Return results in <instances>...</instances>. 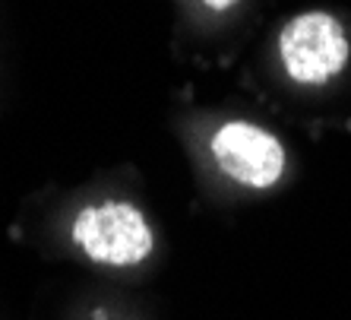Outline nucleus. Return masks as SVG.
<instances>
[{
	"mask_svg": "<svg viewBox=\"0 0 351 320\" xmlns=\"http://www.w3.org/2000/svg\"><path fill=\"white\" fill-rule=\"evenodd\" d=\"M73 244L92 263L101 266H139L152 254L156 238L146 216L139 213L133 203L123 200H105V203L86 206L73 219Z\"/></svg>",
	"mask_w": 351,
	"mask_h": 320,
	"instance_id": "nucleus-1",
	"label": "nucleus"
},
{
	"mask_svg": "<svg viewBox=\"0 0 351 320\" xmlns=\"http://www.w3.org/2000/svg\"><path fill=\"white\" fill-rule=\"evenodd\" d=\"M348 54L345 25L326 10H311L288 19L278 35V58L288 76L301 86H323L339 76L348 64Z\"/></svg>",
	"mask_w": 351,
	"mask_h": 320,
	"instance_id": "nucleus-2",
	"label": "nucleus"
},
{
	"mask_svg": "<svg viewBox=\"0 0 351 320\" xmlns=\"http://www.w3.org/2000/svg\"><path fill=\"white\" fill-rule=\"evenodd\" d=\"M213 159L231 181L254 190L276 187L285 174V146L276 133L250 121H228L213 133Z\"/></svg>",
	"mask_w": 351,
	"mask_h": 320,
	"instance_id": "nucleus-3",
	"label": "nucleus"
},
{
	"mask_svg": "<svg viewBox=\"0 0 351 320\" xmlns=\"http://www.w3.org/2000/svg\"><path fill=\"white\" fill-rule=\"evenodd\" d=\"M203 3L209 10H219V13H221V10H231V7H234L237 0H203Z\"/></svg>",
	"mask_w": 351,
	"mask_h": 320,
	"instance_id": "nucleus-4",
	"label": "nucleus"
}]
</instances>
